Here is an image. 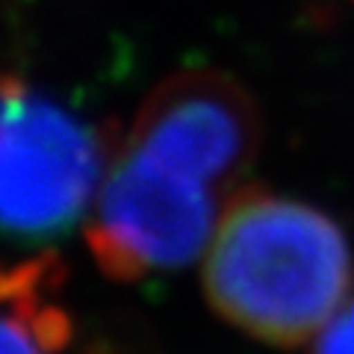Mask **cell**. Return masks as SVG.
Returning <instances> with one entry per match:
<instances>
[{
    "instance_id": "4",
    "label": "cell",
    "mask_w": 354,
    "mask_h": 354,
    "mask_svg": "<svg viewBox=\"0 0 354 354\" xmlns=\"http://www.w3.org/2000/svg\"><path fill=\"white\" fill-rule=\"evenodd\" d=\"M15 283L18 281H0V354H53L65 339V330L53 325L57 310L36 319L32 298L24 292V286L12 295Z\"/></svg>"
},
{
    "instance_id": "1",
    "label": "cell",
    "mask_w": 354,
    "mask_h": 354,
    "mask_svg": "<svg viewBox=\"0 0 354 354\" xmlns=\"http://www.w3.org/2000/svg\"><path fill=\"white\" fill-rule=\"evenodd\" d=\"M257 148V104L234 77H165L113 148L88 213L101 269L139 281L207 254Z\"/></svg>"
},
{
    "instance_id": "2",
    "label": "cell",
    "mask_w": 354,
    "mask_h": 354,
    "mask_svg": "<svg viewBox=\"0 0 354 354\" xmlns=\"http://www.w3.org/2000/svg\"><path fill=\"white\" fill-rule=\"evenodd\" d=\"M351 290V251L334 218L269 192L236 195L204 257L218 316L272 346L316 339Z\"/></svg>"
},
{
    "instance_id": "5",
    "label": "cell",
    "mask_w": 354,
    "mask_h": 354,
    "mask_svg": "<svg viewBox=\"0 0 354 354\" xmlns=\"http://www.w3.org/2000/svg\"><path fill=\"white\" fill-rule=\"evenodd\" d=\"M313 354H354V301L325 325L313 342Z\"/></svg>"
},
{
    "instance_id": "3",
    "label": "cell",
    "mask_w": 354,
    "mask_h": 354,
    "mask_svg": "<svg viewBox=\"0 0 354 354\" xmlns=\"http://www.w3.org/2000/svg\"><path fill=\"white\" fill-rule=\"evenodd\" d=\"M109 142L24 83H0V236H62L95 207Z\"/></svg>"
}]
</instances>
